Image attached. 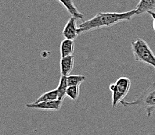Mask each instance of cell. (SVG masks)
I'll list each match as a JSON object with an SVG mask.
<instances>
[{"label": "cell", "mask_w": 155, "mask_h": 135, "mask_svg": "<svg viewBox=\"0 0 155 135\" xmlns=\"http://www.w3.org/2000/svg\"><path fill=\"white\" fill-rule=\"evenodd\" d=\"M63 101L60 100H53V101H43L39 103H28L26 105L27 108L31 109H41V110H47V111H59L61 109L63 105Z\"/></svg>", "instance_id": "cell-5"}, {"label": "cell", "mask_w": 155, "mask_h": 135, "mask_svg": "<svg viewBox=\"0 0 155 135\" xmlns=\"http://www.w3.org/2000/svg\"><path fill=\"white\" fill-rule=\"evenodd\" d=\"M134 16H136V10L124 13H98L93 18L79 24L78 27V34H81L84 32L96 29L110 27L121 21H131Z\"/></svg>", "instance_id": "cell-1"}, {"label": "cell", "mask_w": 155, "mask_h": 135, "mask_svg": "<svg viewBox=\"0 0 155 135\" xmlns=\"http://www.w3.org/2000/svg\"><path fill=\"white\" fill-rule=\"evenodd\" d=\"M58 99V94H57V89H53V90L49 91L40 95L39 97L34 101L32 103L37 104L39 102H43V101H53V100Z\"/></svg>", "instance_id": "cell-11"}, {"label": "cell", "mask_w": 155, "mask_h": 135, "mask_svg": "<svg viewBox=\"0 0 155 135\" xmlns=\"http://www.w3.org/2000/svg\"><path fill=\"white\" fill-rule=\"evenodd\" d=\"M131 85V80L126 77H119L115 83L110 85L109 89L112 93L111 105L113 109L124 100L130 90Z\"/></svg>", "instance_id": "cell-4"}, {"label": "cell", "mask_w": 155, "mask_h": 135, "mask_svg": "<svg viewBox=\"0 0 155 135\" xmlns=\"http://www.w3.org/2000/svg\"><path fill=\"white\" fill-rule=\"evenodd\" d=\"M74 58L73 56H69L62 57L61 59V76H68L71 75L73 67H74Z\"/></svg>", "instance_id": "cell-7"}, {"label": "cell", "mask_w": 155, "mask_h": 135, "mask_svg": "<svg viewBox=\"0 0 155 135\" xmlns=\"http://www.w3.org/2000/svg\"><path fill=\"white\" fill-rule=\"evenodd\" d=\"M150 15L151 16L152 18H153V30L155 31V12L153 11H149L148 12Z\"/></svg>", "instance_id": "cell-15"}, {"label": "cell", "mask_w": 155, "mask_h": 135, "mask_svg": "<svg viewBox=\"0 0 155 135\" xmlns=\"http://www.w3.org/2000/svg\"><path fill=\"white\" fill-rule=\"evenodd\" d=\"M132 51L136 62L153 66L155 69V55L143 39L138 38L132 42Z\"/></svg>", "instance_id": "cell-3"}, {"label": "cell", "mask_w": 155, "mask_h": 135, "mask_svg": "<svg viewBox=\"0 0 155 135\" xmlns=\"http://www.w3.org/2000/svg\"><path fill=\"white\" fill-rule=\"evenodd\" d=\"M80 92V85L77 86H68L66 92V96H68L70 99L76 101L78 98Z\"/></svg>", "instance_id": "cell-14"}, {"label": "cell", "mask_w": 155, "mask_h": 135, "mask_svg": "<svg viewBox=\"0 0 155 135\" xmlns=\"http://www.w3.org/2000/svg\"><path fill=\"white\" fill-rule=\"evenodd\" d=\"M136 16L155 10V0H140L136 7Z\"/></svg>", "instance_id": "cell-8"}, {"label": "cell", "mask_w": 155, "mask_h": 135, "mask_svg": "<svg viewBox=\"0 0 155 135\" xmlns=\"http://www.w3.org/2000/svg\"><path fill=\"white\" fill-rule=\"evenodd\" d=\"M58 1L64 6V8H66V10L71 15V17H75L78 20H81V21L84 20V15L78 10L77 7L72 0H58Z\"/></svg>", "instance_id": "cell-9"}, {"label": "cell", "mask_w": 155, "mask_h": 135, "mask_svg": "<svg viewBox=\"0 0 155 135\" xmlns=\"http://www.w3.org/2000/svg\"><path fill=\"white\" fill-rule=\"evenodd\" d=\"M86 80L84 75H69L67 77V83L68 86H77L80 85Z\"/></svg>", "instance_id": "cell-13"}, {"label": "cell", "mask_w": 155, "mask_h": 135, "mask_svg": "<svg viewBox=\"0 0 155 135\" xmlns=\"http://www.w3.org/2000/svg\"><path fill=\"white\" fill-rule=\"evenodd\" d=\"M77 20V18L74 17H71L70 19L68 20L62 32V34L64 37V39L74 41L78 36L79 35L78 27H76V21Z\"/></svg>", "instance_id": "cell-6"}, {"label": "cell", "mask_w": 155, "mask_h": 135, "mask_svg": "<svg viewBox=\"0 0 155 135\" xmlns=\"http://www.w3.org/2000/svg\"><path fill=\"white\" fill-rule=\"evenodd\" d=\"M68 88V83H67V77H65V76H61V79H60L58 87L56 88L57 91V94H58V100H60V101H64L65 95H66V92Z\"/></svg>", "instance_id": "cell-12"}, {"label": "cell", "mask_w": 155, "mask_h": 135, "mask_svg": "<svg viewBox=\"0 0 155 135\" xmlns=\"http://www.w3.org/2000/svg\"><path fill=\"white\" fill-rule=\"evenodd\" d=\"M121 104L123 106H139L146 111L148 117L151 116L155 110V81L152 85L147 88L143 92L137 97L136 100L132 101H127L122 100Z\"/></svg>", "instance_id": "cell-2"}, {"label": "cell", "mask_w": 155, "mask_h": 135, "mask_svg": "<svg viewBox=\"0 0 155 135\" xmlns=\"http://www.w3.org/2000/svg\"><path fill=\"white\" fill-rule=\"evenodd\" d=\"M74 48H75V45H74V41L73 40H63L61 44V58L72 56V54L74 53Z\"/></svg>", "instance_id": "cell-10"}]
</instances>
